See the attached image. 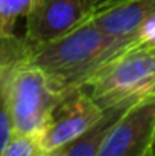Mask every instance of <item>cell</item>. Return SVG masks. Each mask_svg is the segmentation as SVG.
Instances as JSON below:
<instances>
[{"label": "cell", "mask_w": 155, "mask_h": 156, "mask_svg": "<svg viewBox=\"0 0 155 156\" xmlns=\"http://www.w3.org/2000/svg\"><path fill=\"white\" fill-rule=\"evenodd\" d=\"M103 114L105 111L84 88L68 93L53 109L40 136L44 152L47 153L79 138L102 118Z\"/></svg>", "instance_id": "obj_5"}, {"label": "cell", "mask_w": 155, "mask_h": 156, "mask_svg": "<svg viewBox=\"0 0 155 156\" xmlns=\"http://www.w3.org/2000/svg\"><path fill=\"white\" fill-rule=\"evenodd\" d=\"M64 97L40 67L28 62L15 65L8 88L14 132L41 136L53 109Z\"/></svg>", "instance_id": "obj_3"}, {"label": "cell", "mask_w": 155, "mask_h": 156, "mask_svg": "<svg viewBox=\"0 0 155 156\" xmlns=\"http://www.w3.org/2000/svg\"><path fill=\"white\" fill-rule=\"evenodd\" d=\"M40 136L14 132L0 156H44Z\"/></svg>", "instance_id": "obj_11"}, {"label": "cell", "mask_w": 155, "mask_h": 156, "mask_svg": "<svg viewBox=\"0 0 155 156\" xmlns=\"http://www.w3.org/2000/svg\"><path fill=\"white\" fill-rule=\"evenodd\" d=\"M87 5H88V9L91 11V14H98V12H102L106 11L109 8H114L123 2H128V0H85Z\"/></svg>", "instance_id": "obj_13"}, {"label": "cell", "mask_w": 155, "mask_h": 156, "mask_svg": "<svg viewBox=\"0 0 155 156\" xmlns=\"http://www.w3.org/2000/svg\"><path fill=\"white\" fill-rule=\"evenodd\" d=\"M32 0H0V34H14L15 21L26 17Z\"/></svg>", "instance_id": "obj_12"}, {"label": "cell", "mask_w": 155, "mask_h": 156, "mask_svg": "<svg viewBox=\"0 0 155 156\" xmlns=\"http://www.w3.org/2000/svg\"><path fill=\"white\" fill-rule=\"evenodd\" d=\"M142 37H146V38L155 40V21L154 23H151V24L145 29V32H143V35H142Z\"/></svg>", "instance_id": "obj_14"}, {"label": "cell", "mask_w": 155, "mask_h": 156, "mask_svg": "<svg viewBox=\"0 0 155 156\" xmlns=\"http://www.w3.org/2000/svg\"><path fill=\"white\" fill-rule=\"evenodd\" d=\"M85 0H32L26 14V40L32 46L55 41L91 17Z\"/></svg>", "instance_id": "obj_6"}, {"label": "cell", "mask_w": 155, "mask_h": 156, "mask_svg": "<svg viewBox=\"0 0 155 156\" xmlns=\"http://www.w3.org/2000/svg\"><path fill=\"white\" fill-rule=\"evenodd\" d=\"M131 103H125V105H119L109 109H105L103 117L84 135H81L79 138L47 152L44 156H96L98 149L102 143L103 136L106 135V132L111 129V126L119 120V117L128 109Z\"/></svg>", "instance_id": "obj_8"}, {"label": "cell", "mask_w": 155, "mask_h": 156, "mask_svg": "<svg viewBox=\"0 0 155 156\" xmlns=\"http://www.w3.org/2000/svg\"><path fill=\"white\" fill-rule=\"evenodd\" d=\"M93 21L117 38H140L155 21V0H128L114 8L91 15Z\"/></svg>", "instance_id": "obj_7"}, {"label": "cell", "mask_w": 155, "mask_h": 156, "mask_svg": "<svg viewBox=\"0 0 155 156\" xmlns=\"http://www.w3.org/2000/svg\"><path fill=\"white\" fill-rule=\"evenodd\" d=\"M15 65L0 68V153L3 152L5 146L8 144L9 138L14 133V124H12V118L9 112V100H8L9 77Z\"/></svg>", "instance_id": "obj_10"}, {"label": "cell", "mask_w": 155, "mask_h": 156, "mask_svg": "<svg viewBox=\"0 0 155 156\" xmlns=\"http://www.w3.org/2000/svg\"><path fill=\"white\" fill-rule=\"evenodd\" d=\"M138 38L108 35L90 17L61 38L32 46L28 64L40 67L62 94L82 88L85 82L114 55Z\"/></svg>", "instance_id": "obj_1"}, {"label": "cell", "mask_w": 155, "mask_h": 156, "mask_svg": "<svg viewBox=\"0 0 155 156\" xmlns=\"http://www.w3.org/2000/svg\"><path fill=\"white\" fill-rule=\"evenodd\" d=\"M31 50V44L26 37H17L15 34H0V68L12 67L26 62Z\"/></svg>", "instance_id": "obj_9"}, {"label": "cell", "mask_w": 155, "mask_h": 156, "mask_svg": "<svg viewBox=\"0 0 155 156\" xmlns=\"http://www.w3.org/2000/svg\"><path fill=\"white\" fill-rule=\"evenodd\" d=\"M154 91H155V88H154Z\"/></svg>", "instance_id": "obj_15"}, {"label": "cell", "mask_w": 155, "mask_h": 156, "mask_svg": "<svg viewBox=\"0 0 155 156\" xmlns=\"http://www.w3.org/2000/svg\"><path fill=\"white\" fill-rule=\"evenodd\" d=\"M96 156H155V91L128 106L103 136Z\"/></svg>", "instance_id": "obj_4"}, {"label": "cell", "mask_w": 155, "mask_h": 156, "mask_svg": "<svg viewBox=\"0 0 155 156\" xmlns=\"http://www.w3.org/2000/svg\"><path fill=\"white\" fill-rule=\"evenodd\" d=\"M91 99L109 109L131 103L155 88V40L140 37L114 55L82 87Z\"/></svg>", "instance_id": "obj_2"}]
</instances>
